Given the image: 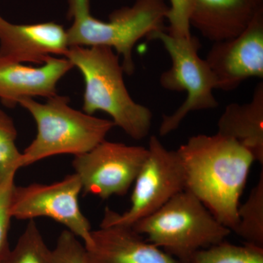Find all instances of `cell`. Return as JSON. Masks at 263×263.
I'll list each match as a JSON object with an SVG mask.
<instances>
[{"label":"cell","mask_w":263,"mask_h":263,"mask_svg":"<svg viewBox=\"0 0 263 263\" xmlns=\"http://www.w3.org/2000/svg\"><path fill=\"white\" fill-rule=\"evenodd\" d=\"M185 175V190L202 202L221 224L234 232L240 197L254 156L231 138L216 133L192 137L176 150Z\"/></svg>","instance_id":"cell-1"},{"label":"cell","mask_w":263,"mask_h":263,"mask_svg":"<svg viewBox=\"0 0 263 263\" xmlns=\"http://www.w3.org/2000/svg\"><path fill=\"white\" fill-rule=\"evenodd\" d=\"M82 74L85 82L83 111L105 112L136 141L148 136L152 111L132 98L124 81L119 56L108 46H71L65 56Z\"/></svg>","instance_id":"cell-2"},{"label":"cell","mask_w":263,"mask_h":263,"mask_svg":"<svg viewBox=\"0 0 263 263\" xmlns=\"http://www.w3.org/2000/svg\"><path fill=\"white\" fill-rule=\"evenodd\" d=\"M67 18L72 20L67 29L71 46H103L113 48L122 57L124 73L135 72L133 50L140 40L164 30L170 7L164 0H136L131 7L114 10L108 22L95 18L90 10L91 0H67Z\"/></svg>","instance_id":"cell-3"},{"label":"cell","mask_w":263,"mask_h":263,"mask_svg":"<svg viewBox=\"0 0 263 263\" xmlns=\"http://www.w3.org/2000/svg\"><path fill=\"white\" fill-rule=\"evenodd\" d=\"M68 97L58 94L40 103L24 98L18 105L32 115L37 134L22 153V167L59 155H82L105 141L115 127L112 120L100 119L70 105Z\"/></svg>","instance_id":"cell-4"},{"label":"cell","mask_w":263,"mask_h":263,"mask_svg":"<svg viewBox=\"0 0 263 263\" xmlns=\"http://www.w3.org/2000/svg\"><path fill=\"white\" fill-rule=\"evenodd\" d=\"M131 228L180 263H186L197 251L220 243L231 233L185 190Z\"/></svg>","instance_id":"cell-5"},{"label":"cell","mask_w":263,"mask_h":263,"mask_svg":"<svg viewBox=\"0 0 263 263\" xmlns=\"http://www.w3.org/2000/svg\"><path fill=\"white\" fill-rule=\"evenodd\" d=\"M146 38L160 41L172 62L171 68L160 76L161 86L170 91L187 93L186 100L174 113L162 117L159 133L165 136L177 129L191 112L218 106L214 95L216 81L206 61L199 56L201 46L197 38L174 37L164 30L152 33Z\"/></svg>","instance_id":"cell-6"},{"label":"cell","mask_w":263,"mask_h":263,"mask_svg":"<svg viewBox=\"0 0 263 263\" xmlns=\"http://www.w3.org/2000/svg\"><path fill=\"white\" fill-rule=\"evenodd\" d=\"M147 148L148 155L134 182L130 208L122 214L106 208L100 227H132L185 190L184 171L177 152L167 149L155 136L151 137Z\"/></svg>","instance_id":"cell-7"},{"label":"cell","mask_w":263,"mask_h":263,"mask_svg":"<svg viewBox=\"0 0 263 263\" xmlns=\"http://www.w3.org/2000/svg\"><path fill=\"white\" fill-rule=\"evenodd\" d=\"M82 185L77 174L51 184L32 183L16 186L12 192L10 213L20 220H34L35 218H50L66 227L80 238L85 247L92 243L91 227L81 212L79 195Z\"/></svg>","instance_id":"cell-8"},{"label":"cell","mask_w":263,"mask_h":263,"mask_svg":"<svg viewBox=\"0 0 263 263\" xmlns=\"http://www.w3.org/2000/svg\"><path fill=\"white\" fill-rule=\"evenodd\" d=\"M148 155V148L107 141L82 155L74 156L72 167L85 194L106 200L126 195Z\"/></svg>","instance_id":"cell-9"},{"label":"cell","mask_w":263,"mask_h":263,"mask_svg":"<svg viewBox=\"0 0 263 263\" xmlns=\"http://www.w3.org/2000/svg\"><path fill=\"white\" fill-rule=\"evenodd\" d=\"M216 89L232 91L250 78L263 77V10L236 37L214 43L205 58Z\"/></svg>","instance_id":"cell-10"},{"label":"cell","mask_w":263,"mask_h":263,"mask_svg":"<svg viewBox=\"0 0 263 263\" xmlns=\"http://www.w3.org/2000/svg\"><path fill=\"white\" fill-rule=\"evenodd\" d=\"M70 46L67 29L54 22L11 23L0 14V58L43 65L49 57H65Z\"/></svg>","instance_id":"cell-11"},{"label":"cell","mask_w":263,"mask_h":263,"mask_svg":"<svg viewBox=\"0 0 263 263\" xmlns=\"http://www.w3.org/2000/svg\"><path fill=\"white\" fill-rule=\"evenodd\" d=\"M73 65L64 57H51L40 67L0 58V101L15 108L24 98L57 95V84Z\"/></svg>","instance_id":"cell-12"},{"label":"cell","mask_w":263,"mask_h":263,"mask_svg":"<svg viewBox=\"0 0 263 263\" xmlns=\"http://www.w3.org/2000/svg\"><path fill=\"white\" fill-rule=\"evenodd\" d=\"M86 247L89 263H180L131 227H100Z\"/></svg>","instance_id":"cell-13"},{"label":"cell","mask_w":263,"mask_h":263,"mask_svg":"<svg viewBox=\"0 0 263 263\" xmlns=\"http://www.w3.org/2000/svg\"><path fill=\"white\" fill-rule=\"evenodd\" d=\"M263 10V0H193L191 27L212 42L238 36Z\"/></svg>","instance_id":"cell-14"},{"label":"cell","mask_w":263,"mask_h":263,"mask_svg":"<svg viewBox=\"0 0 263 263\" xmlns=\"http://www.w3.org/2000/svg\"><path fill=\"white\" fill-rule=\"evenodd\" d=\"M217 133L234 140L263 164V83L249 103L229 104L218 121Z\"/></svg>","instance_id":"cell-15"},{"label":"cell","mask_w":263,"mask_h":263,"mask_svg":"<svg viewBox=\"0 0 263 263\" xmlns=\"http://www.w3.org/2000/svg\"><path fill=\"white\" fill-rule=\"evenodd\" d=\"M234 233L249 243L263 248V171L245 203L238 208Z\"/></svg>","instance_id":"cell-16"},{"label":"cell","mask_w":263,"mask_h":263,"mask_svg":"<svg viewBox=\"0 0 263 263\" xmlns=\"http://www.w3.org/2000/svg\"><path fill=\"white\" fill-rule=\"evenodd\" d=\"M186 263H263V248L245 243L235 245L224 240L197 251Z\"/></svg>","instance_id":"cell-17"},{"label":"cell","mask_w":263,"mask_h":263,"mask_svg":"<svg viewBox=\"0 0 263 263\" xmlns=\"http://www.w3.org/2000/svg\"><path fill=\"white\" fill-rule=\"evenodd\" d=\"M0 263H53L51 250L34 220H29L14 248Z\"/></svg>","instance_id":"cell-18"},{"label":"cell","mask_w":263,"mask_h":263,"mask_svg":"<svg viewBox=\"0 0 263 263\" xmlns=\"http://www.w3.org/2000/svg\"><path fill=\"white\" fill-rule=\"evenodd\" d=\"M17 135L13 119L0 109V179L22 167V153L15 143Z\"/></svg>","instance_id":"cell-19"},{"label":"cell","mask_w":263,"mask_h":263,"mask_svg":"<svg viewBox=\"0 0 263 263\" xmlns=\"http://www.w3.org/2000/svg\"><path fill=\"white\" fill-rule=\"evenodd\" d=\"M13 173L0 179V262L10 252L9 230L12 215L10 213L12 192L15 186Z\"/></svg>","instance_id":"cell-20"},{"label":"cell","mask_w":263,"mask_h":263,"mask_svg":"<svg viewBox=\"0 0 263 263\" xmlns=\"http://www.w3.org/2000/svg\"><path fill=\"white\" fill-rule=\"evenodd\" d=\"M51 252L53 263H89L84 243L67 230L60 233Z\"/></svg>","instance_id":"cell-21"},{"label":"cell","mask_w":263,"mask_h":263,"mask_svg":"<svg viewBox=\"0 0 263 263\" xmlns=\"http://www.w3.org/2000/svg\"><path fill=\"white\" fill-rule=\"evenodd\" d=\"M167 19L169 27L166 30L171 36L176 37H190V18L193 10V0H170Z\"/></svg>","instance_id":"cell-22"}]
</instances>
